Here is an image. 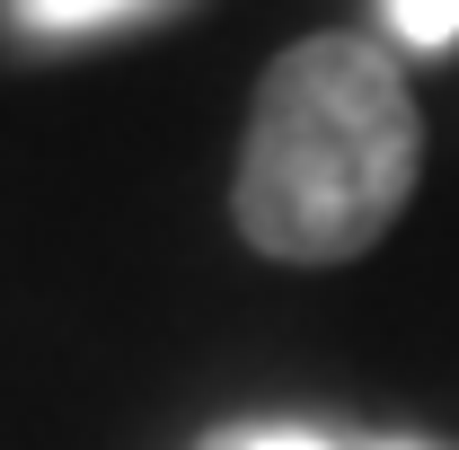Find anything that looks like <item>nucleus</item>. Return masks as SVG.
I'll return each mask as SVG.
<instances>
[{"instance_id":"1","label":"nucleus","mask_w":459,"mask_h":450,"mask_svg":"<svg viewBox=\"0 0 459 450\" xmlns=\"http://www.w3.org/2000/svg\"><path fill=\"white\" fill-rule=\"evenodd\" d=\"M424 169V115L406 71L362 36H309L274 54L247 151H238V229L283 265H344L406 212Z\"/></svg>"},{"instance_id":"2","label":"nucleus","mask_w":459,"mask_h":450,"mask_svg":"<svg viewBox=\"0 0 459 450\" xmlns=\"http://www.w3.org/2000/svg\"><path fill=\"white\" fill-rule=\"evenodd\" d=\"M151 9H169V0H9V18L36 27V36H89V27H124V18H151Z\"/></svg>"},{"instance_id":"3","label":"nucleus","mask_w":459,"mask_h":450,"mask_svg":"<svg viewBox=\"0 0 459 450\" xmlns=\"http://www.w3.org/2000/svg\"><path fill=\"white\" fill-rule=\"evenodd\" d=\"M389 27H398L406 45L442 54V45L459 36V0H389Z\"/></svg>"},{"instance_id":"4","label":"nucleus","mask_w":459,"mask_h":450,"mask_svg":"<svg viewBox=\"0 0 459 450\" xmlns=\"http://www.w3.org/2000/svg\"><path fill=\"white\" fill-rule=\"evenodd\" d=\"M212 450H336V442H318V433H291V424H265V433H230V442Z\"/></svg>"},{"instance_id":"5","label":"nucleus","mask_w":459,"mask_h":450,"mask_svg":"<svg viewBox=\"0 0 459 450\" xmlns=\"http://www.w3.org/2000/svg\"><path fill=\"white\" fill-rule=\"evenodd\" d=\"M380 450H415V442H380Z\"/></svg>"}]
</instances>
